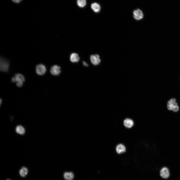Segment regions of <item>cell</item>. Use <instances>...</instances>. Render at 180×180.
<instances>
[{
    "label": "cell",
    "instance_id": "cell-10",
    "mask_svg": "<svg viewBox=\"0 0 180 180\" xmlns=\"http://www.w3.org/2000/svg\"><path fill=\"white\" fill-rule=\"evenodd\" d=\"M28 169L25 166L22 167L19 171L20 175L22 177H25L28 174Z\"/></svg>",
    "mask_w": 180,
    "mask_h": 180
},
{
    "label": "cell",
    "instance_id": "cell-21",
    "mask_svg": "<svg viewBox=\"0 0 180 180\" xmlns=\"http://www.w3.org/2000/svg\"><path fill=\"white\" fill-rule=\"evenodd\" d=\"M2 102V100H1V99L0 100V104H1V102Z\"/></svg>",
    "mask_w": 180,
    "mask_h": 180
},
{
    "label": "cell",
    "instance_id": "cell-6",
    "mask_svg": "<svg viewBox=\"0 0 180 180\" xmlns=\"http://www.w3.org/2000/svg\"><path fill=\"white\" fill-rule=\"evenodd\" d=\"M60 67L57 65H54L52 66L50 71L51 73L55 76L58 75L61 72Z\"/></svg>",
    "mask_w": 180,
    "mask_h": 180
},
{
    "label": "cell",
    "instance_id": "cell-13",
    "mask_svg": "<svg viewBox=\"0 0 180 180\" xmlns=\"http://www.w3.org/2000/svg\"><path fill=\"white\" fill-rule=\"evenodd\" d=\"M16 131L17 134L20 135H23L25 132L24 128L22 126L20 125H18L16 127Z\"/></svg>",
    "mask_w": 180,
    "mask_h": 180
},
{
    "label": "cell",
    "instance_id": "cell-5",
    "mask_svg": "<svg viewBox=\"0 0 180 180\" xmlns=\"http://www.w3.org/2000/svg\"><path fill=\"white\" fill-rule=\"evenodd\" d=\"M90 58L92 63L95 65L98 64L100 62V56L97 54L91 55Z\"/></svg>",
    "mask_w": 180,
    "mask_h": 180
},
{
    "label": "cell",
    "instance_id": "cell-2",
    "mask_svg": "<svg viewBox=\"0 0 180 180\" xmlns=\"http://www.w3.org/2000/svg\"><path fill=\"white\" fill-rule=\"evenodd\" d=\"M0 71L2 72H7L9 68V64L7 60L0 58Z\"/></svg>",
    "mask_w": 180,
    "mask_h": 180
},
{
    "label": "cell",
    "instance_id": "cell-9",
    "mask_svg": "<svg viewBox=\"0 0 180 180\" xmlns=\"http://www.w3.org/2000/svg\"><path fill=\"white\" fill-rule=\"evenodd\" d=\"M126 150L125 146L122 144H120L116 147V151L119 154H120L126 152Z\"/></svg>",
    "mask_w": 180,
    "mask_h": 180
},
{
    "label": "cell",
    "instance_id": "cell-3",
    "mask_svg": "<svg viewBox=\"0 0 180 180\" xmlns=\"http://www.w3.org/2000/svg\"><path fill=\"white\" fill-rule=\"evenodd\" d=\"M36 74L39 75H42L46 72V68L45 66L42 64L37 65L36 68Z\"/></svg>",
    "mask_w": 180,
    "mask_h": 180
},
{
    "label": "cell",
    "instance_id": "cell-16",
    "mask_svg": "<svg viewBox=\"0 0 180 180\" xmlns=\"http://www.w3.org/2000/svg\"><path fill=\"white\" fill-rule=\"evenodd\" d=\"M77 4L78 6L80 8H83L86 4V0H77Z\"/></svg>",
    "mask_w": 180,
    "mask_h": 180
},
{
    "label": "cell",
    "instance_id": "cell-15",
    "mask_svg": "<svg viewBox=\"0 0 180 180\" xmlns=\"http://www.w3.org/2000/svg\"><path fill=\"white\" fill-rule=\"evenodd\" d=\"M14 77L17 82H23L25 80L24 76L21 74L18 73L16 74Z\"/></svg>",
    "mask_w": 180,
    "mask_h": 180
},
{
    "label": "cell",
    "instance_id": "cell-14",
    "mask_svg": "<svg viewBox=\"0 0 180 180\" xmlns=\"http://www.w3.org/2000/svg\"><path fill=\"white\" fill-rule=\"evenodd\" d=\"M64 178L66 180H72L74 176L72 172H66L64 174Z\"/></svg>",
    "mask_w": 180,
    "mask_h": 180
},
{
    "label": "cell",
    "instance_id": "cell-20",
    "mask_svg": "<svg viewBox=\"0 0 180 180\" xmlns=\"http://www.w3.org/2000/svg\"><path fill=\"white\" fill-rule=\"evenodd\" d=\"M83 64L84 66H88V64L84 61L83 62Z\"/></svg>",
    "mask_w": 180,
    "mask_h": 180
},
{
    "label": "cell",
    "instance_id": "cell-4",
    "mask_svg": "<svg viewBox=\"0 0 180 180\" xmlns=\"http://www.w3.org/2000/svg\"><path fill=\"white\" fill-rule=\"evenodd\" d=\"M133 16L136 20H139L143 18L144 16L142 11L140 9H137L134 10L133 12Z\"/></svg>",
    "mask_w": 180,
    "mask_h": 180
},
{
    "label": "cell",
    "instance_id": "cell-18",
    "mask_svg": "<svg viewBox=\"0 0 180 180\" xmlns=\"http://www.w3.org/2000/svg\"><path fill=\"white\" fill-rule=\"evenodd\" d=\"M14 2L18 3H20L22 0H12Z\"/></svg>",
    "mask_w": 180,
    "mask_h": 180
},
{
    "label": "cell",
    "instance_id": "cell-11",
    "mask_svg": "<svg viewBox=\"0 0 180 180\" xmlns=\"http://www.w3.org/2000/svg\"><path fill=\"white\" fill-rule=\"evenodd\" d=\"M91 7L92 9L95 12H99L100 10V5L99 4L96 2L92 3L91 5Z\"/></svg>",
    "mask_w": 180,
    "mask_h": 180
},
{
    "label": "cell",
    "instance_id": "cell-1",
    "mask_svg": "<svg viewBox=\"0 0 180 180\" xmlns=\"http://www.w3.org/2000/svg\"><path fill=\"white\" fill-rule=\"evenodd\" d=\"M168 109L174 112H178L179 110V107L175 98H172L168 102L167 104Z\"/></svg>",
    "mask_w": 180,
    "mask_h": 180
},
{
    "label": "cell",
    "instance_id": "cell-8",
    "mask_svg": "<svg viewBox=\"0 0 180 180\" xmlns=\"http://www.w3.org/2000/svg\"><path fill=\"white\" fill-rule=\"evenodd\" d=\"M134 122L133 120L129 118H126L124 121V126L127 128H130L134 125Z\"/></svg>",
    "mask_w": 180,
    "mask_h": 180
},
{
    "label": "cell",
    "instance_id": "cell-22",
    "mask_svg": "<svg viewBox=\"0 0 180 180\" xmlns=\"http://www.w3.org/2000/svg\"><path fill=\"white\" fill-rule=\"evenodd\" d=\"M6 180H10L9 179H7Z\"/></svg>",
    "mask_w": 180,
    "mask_h": 180
},
{
    "label": "cell",
    "instance_id": "cell-19",
    "mask_svg": "<svg viewBox=\"0 0 180 180\" xmlns=\"http://www.w3.org/2000/svg\"><path fill=\"white\" fill-rule=\"evenodd\" d=\"M12 81L13 82H16V79L14 77H12L11 79Z\"/></svg>",
    "mask_w": 180,
    "mask_h": 180
},
{
    "label": "cell",
    "instance_id": "cell-12",
    "mask_svg": "<svg viewBox=\"0 0 180 180\" xmlns=\"http://www.w3.org/2000/svg\"><path fill=\"white\" fill-rule=\"evenodd\" d=\"M80 58L78 55L76 53H73L70 56V60L72 62H78Z\"/></svg>",
    "mask_w": 180,
    "mask_h": 180
},
{
    "label": "cell",
    "instance_id": "cell-17",
    "mask_svg": "<svg viewBox=\"0 0 180 180\" xmlns=\"http://www.w3.org/2000/svg\"><path fill=\"white\" fill-rule=\"evenodd\" d=\"M23 84V82H17L16 84L17 86L19 87H22Z\"/></svg>",
    "mask_w": 180,
    "mask_h": 180
},
{
    "label": "cell",
    "instance_id": "cell-7",
    "mask_svg": "<svg viewBox=\"0 0 180 180\" xmlns=\"http://www.w3.org/2000/svg\"><path fill=\"white\" fill-rule=\"evenodd\" d=\"M160 173L161 177L164 178H168L170 176L169 170L166 167L162 168L161 170Z\"/></svg>",
    "mask_w": 180,
    "mask_h": 180
}]
</instances>
